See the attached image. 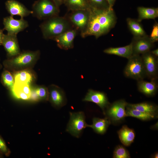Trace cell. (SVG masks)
Masks as SVG:
<instances>
[{"label": "cell", "mask_w": 158, "mask_h": 158, "mask_svg": "<svg viewBox=\"0 0 158 158\" xmlns=\"http://www.w3.org/2000/svg\"><path fill=\"white\" fill-rule=\"evenodd\" d=\"M90 12L89 23L82 37L93 36L97 39L107 34L115 27L117 18L113 8L103 10L91 7Z\"/></svg>", "instance_id": "obj_1"}, {"label": "cell", "mask_w": 158, "mask_h": 158, "mask_svg": "<svg viewBox=\"0 0 158 158\" xmlns=\"http://www.w3.org/2000/svg\"><path fill=\"white\" fill-rule=\"evenodd\" d=\"M40 27L45 39L52 40L66 31L74 28L66 16H59L44 20Z\"/></svg>", "instance_id": "obj_2"}, {"label": "cell", "mask_w": 158, "mask_h": 158, "mask_svg": "<svg viewBox=\"0 0 158 158\" xmlns=\"http://www.w3.org/2000/svg\"><path fill=\"white\" fill-rule=\"evenodd\" d=\"M32 9L33 16L41 20L59 16L60 11L52 0H37L33 4Z\"/></svg>", "instance_id": "obj_3"}, {"label": "cell", "mask_w": 158, "mask_h": 158, "mask_svg": "<svg viewBox=\"0 0 158 158\" xmlns=\"http://www.w3.org/2000/svg\"><path fill=\"white\" fill-rule=\"evenodd\" d=\"M128 60L124 70L125 76L137 81L143 80L147 77L140 55L133 54Z\"/></svg>", "instance_id": "obj_4"}, {"label": "cell", "mask_w": 158, "mask_h": 158, "mask_svg": "<svg viewBox=\"0 0 158 158\" xmlns=\"http://www.w3.org/2000/svg\"><path fill=\"white\" fill-rule=\"evenodd\" d=\"M40 52L36 51H25L6 61V66L14 69H20L32 65L39 58Z\"/></svg>", "instance_id": "obj_5"}, {"label": "cell", "mask_w": 158, "mask_h": 158, "mask_svg": "<svg viewBox=\"0 0 158 158\" xmlns=\"http://www.w3.org/2000/svg\"><path fill=\"white\" fill-rule=\"evenodd\" d=\"M90 9L71 11L68 15L65 16L73 28L80 32L81 36L87 29L90 20Z\"/></svg>", "instance_id": "obj_6"}, {"label": "cell", "mask_w": 158, "mask_h": 158, "mask_svg": "<svg viewBox=\"0 0 158 158\" xmlns=\"http://www.w3.org/2000/svg\"><path fill=\"white\" fill-rule=\"evenodd\" d=\"M128 103L124 99H120L109 105L105 109L104 114L114 123L122 121L126 116V108Z\"/></svg>", "instance_id": "obj_7"}, {"label": "cell", "mask_w": 158, "mask_h": 158, "mask_svg": "<svg viewBox=\"0 0 158 158\" xmlns=\"http://www.w3.org/2000/svg\"><path fill=\"white\" fill-rule=\"evenodd\" d=\"M70 119L66 131L72 136L79 138L84 129L87 127L84 113L82 111L70 112Z\"/></svg>", "instance_id": "obj_8"}, {"label": "cell", "mask_w": 158, "mask_h": 158, "mask_svg": "<svg viewBox=\"0 0 158 158\" xmlns=\"http://www.w3.org/2000/svg\"><path fill=\"white\" fill-rule=\"evenodd\" d=\"M141 56L147 77L150 80H156L158 73L157 57L153 55L150 51Z\"/></svg>", "instance_id": "obj_9"}, {"label": "cell", "mask_w": 158, "mask_h": 158, "mask_svg": "<svg viewBox=\"0 0 158 158\" xmlns=\"http://www.w3.org/2000/svg\"><path fill=\"white\" fill-rule=\"evenodd\" d=\"M131 43L133 54H142L151 51L154 46V43L147 35L141 37H133Z\"/></svg>", "instance_id": "obj_10"}, {"label": "cell", "mask_w": 158, "mask_h": 158, "mask_svg": "<svg viewBox=\"0 0 158 158\" xmlns=\"http://www.w3.org/2000/svg\"><path fill=\"white\" fill-rule=\"evenodd\" d=\"M3 23L4 26V30L7 31V34L10 35H17L19 32L23 30L28 26V22L23 18L16 19L11 16L4 18Z\"/></svg>", "instance_id": "obj_11"}, {"label": "cell", "mask_w": 158, "mask_h": 158, "mask_svg": "<svg viewBox=\"0 0 158 158\" xmlns=\"http://www.w3.org/2000/svg\"><path fill=\"white\" fill-rule=\"evenodd\" d=\"M49 99L52 105L57 108L65 106L67 99L65 92L63 89L59 86L52 85L48 89Z\"/></svg>", "instance_id": "obj_12"}, {"label": "cell", "mask_w": 158, "mask_h": 158, "mask_svg": "<svg viewBox=\"0 0 158 158\" xmlns=\"http://www.w3.org/2000/svg\"><path fill=\"white\" fill-rule=\"evenodd\" d=\"M83 101L92 102L96 104L101 109L103 113L106 108L110 104L107 97L105 93L92 89L88 90Z\"/></svg>", "instance_id": "obj_13"}, {"label": "cell", "mask_w": 158, "mask_h": 158, "mask_svg": "<svg viewBox=\"0 0 158 158\" xmlns=\"http://www.w3.org/2000/svg\"><path fill=\"white\" fill-rule=\"evenodd\" d=\"M78 31L75 28L71 29L55 38L57 46L60 49L68 50L74 47V41Z\"/></svg>", "instance_id": "obj_14"}, {"label": "cell", "mask_w": 158, "mask_h": 158, "mask_svg": "<svg viewBox=\"0 0 158 158\" xmlns=\"http://www.w3.org/2000/svg\"><path fill=\"white\" fill-rule=\"evenodd\" d=\"M6 8L11 16H18L23 18L30 14L32 11L28 10L23 4L15 0H8L5 3Z\"/></svg>", "instance_id": "obj_15"}, {"label": "cell", "mask_w": 158, "mask_h": 158, "mask_svg": "<svg viewBox=\"0 0 158 158\" xmlns=\"http://www.w3.org/2000/svg\"><path fill=\"white\" fill-rule=\"evenodd\" d=\"M2 45L9 57H13L20 53L17 35L4 34Z\"/></svg>", "instance_id": "obj_16"}, {"label": "cell", "mask_w": 158, "mask_h": 158, "mask_svg": "<svg viewBox=\"0 0 158 158\" xmlns=\"http://www.w3.org/2000/svg\"><path fill=\"white\" fill-rule=\"evenodd\" d=\"M147 81L143 80L138 81V89L140 92L147 96L155 95L158 89V85L156 80Z\"/></svg>", "instance_id": "obj_17"}, {"label": "cell", "mask_w": 158, "mask_h": 158, "mask_svg": "<svg viewBox=\"0 0 158 158\" xmlns=\"http://www.w3.org/2000/svg\"><path fill=\"white\" fill-rule=\"evenodd\" d=\"M11 90L14 95L18 98L23 100L30 99L31 88L28 83H14Z\"/></svg>", "instance_id": "obj_18"}, {"label": "cell", "mask_w": 158, "mask_h": 158, "mask_svg": "<svg viewBox=\"0 0 158 158\" xmlns=\"http://www.w3.org/2000/svg\"><path fill=\"white\" fill-rule=\"evenodd\" d=\"M103 52L106 54L114 55L128 59L133 55L132 44L131 43L123 47H109L104 50Z\"/></svg>", "instance_id": "obj_19"}, {"label": "cell", "mask_w": 158, "mask_h": 158, "mask_svg": "<svg viewBox=\"0 0 158 158\" xmlns=\"http://www.w3.org/2000/svg\"><path fill=\"white\" fill-rule=\"evenodd\" d=\"M117 133L120 141L123 145L129 146L133 142L135 137L133 129L124 125Z\"/></svg>", "instance_id": "obj_20"}, {"label": "cell", "mask_w": 158, "mask_h": 158, "mask_svg": "<svg viewBox=\"0 0 158 158\" xmlns=\"http://www.w3.org/2000/svg\"><path fill=\"white\" fill-rule=\"evenodd\" d=\"M127 106L142 112L157 116L158 107L150 102H143L137 104L127 103Z\"/></svg>", "instance_id": "obj_21"}, {"label": "cell", "mask_w": 158, "mask_h": 158, "mask_svg": "<svg viewBox=\"0 0 158 158\" xmlns=\"http://www.w3.org/2000/svg\"><path fill=\"white\" fill-rule=\"evenodd\" d=\"M111 122L107 117L101 118L94 117L92 119V124H88L87 127L92 128L96 133L103 134L106 132Z\"/></svg>", "instance_id": "obj_22"}, {"label": "cell", "mask_w": 158, "mask_h": 158, "mask_svg": "<svg viewBox=\"0 0 158 158\" xmlns=\"http://www.w3.org/2000/svg\"><path fill=\"white\" fill-rule=\"evenodd\" d=\"M139 22L144 19H153L158 17V8H148L139 6L137 8Z\"/></svg>", "instance_id": "obj_23"}, {"label": "cell", "mask_w": 158, "mask_h": 158, "mask_svg": "<svg viewBox=\"0 0 158 158\" xmlns=\"http://www.w3.org/2000/svg\"><path fill=\"white\" fill-rule=\"evenodd\" d=\"M126 20L128 29L133 37H141L147 35L140 22L137 19L128 18Z\"/></svg>", "instance_id": "obj_24"}, {"label": "cell", "mask_w": 158, "mask_h": 158, "mask_svg": "<svg viewBox=\"0 0 158 158\" xmlns=\"http://www.w3.org/2000/svg\"><path fill=\"white\" fill-rule=\"evenodd\" d=\"M63 4L71 11L89 10L91 8L88 0H64Z\"/></svg>", "instance_id": "obj_25"}, {"label": "cell", "mask_w": 158, "mask_h": 158, "mask_svg": "<svg viewBox=\"0 0 158 158\" xmlns=\"http://www.w3.org/2000/svg\"><path fill=\"white\" fill-rule=\"evenodd\" d=\"M126 111L127 117H133L142 121H148L156 117L154 116L142 112L127 106Z\"/></svg>", "instance_id": "obj_26"}, {"label": "cell", "mask_w": 158, "mask_h": 158, "mask_svg": "<svg viewBox=\"0 0 158 158\" xmlns=\"http://www.w3.org/2000/svg\"><path fill=\"white\" fill-rule=\"evenodd\" d=\"M14 83H26L30 84L32 81L33 76L31 73L27 70L16 72L14 75Z\"/></svg>", "instance_id": "obj_27"}, {"label": "cell", "mask_w": 158, "mask_h": 158, "mask_svg": "<svg viewBox=\"0 0 158 158\" xmlns=\"http://www.w3.org/2000/svg\"><path fill=\"white\" fill-rule=\"evenodd\" d=\"M114 158H129L130 156L128 151L123 146H117L114 151Z\"/></svg>", "instance_id": "obj_28"}, {"label": "cell", "mask_w": 158, "mask_h": 158, "mask_svg": "<svg viewBox=\"0 0 158 158\" xmlns=\"http://www.w3.org/2000/svg\"><path fill=\"white\" fill-rule=\"evenodd\" d=\"M1 78L4 84L11 90L14 84V78L12 75L8 71H5L2 74Z\"/></svg>", "instance_id": "obj_29"}, {"label": "cell", "mask_w": 158, "mask_h": 158, "mask_svg": "<svg viewBox=\"0 0 158 158\" xmlns=\"http://www.w3.org/2000/svg\"><path fill=\"white\" fill-rule=\"evenodd\" d=\"M35 92L40 100L47 101L49 99L48 88L43 86L34 87Z\"/></svg>", "instance_id": "obj_30"}, {"label": "cell", "mask_w": 158, "mask_h": 158, "mask_svg": "<svg viewBox=\"0 0 158 158\" xmlns=\"http://www.w3.org/2000/svg\"><path fill=\"white\" fill-rule=\"evenodd\" d=\"M88 1L92 8L103 10L110 9L106 0H88Z\"/></svg>", "instance_id": "obj_31"}, {"label": "cell", "mask_w": 158, "mask_h": 158, "mask_svg": "<svg viewBox=\"0 0 158 158\" xmlns=\"http://www.w3.org/2000/svg\"><path fill=\"white\" fill-rule=\"evenodd\" d=\"M149 37L154 43L158 41V23L156 22L154 24Z\"/></svg>", "instance_id": "obj_32"}, {"label": "cell", "mask_w": 158, "mask_h": 158, "mask_svg": "<svg viewBox=\"0 0 158 158\" xmlns=\"http://www.w3.org/2000/svg\"><path fill=\"white\" fill-rule=\"evenodd\" d=\"M0 152L6 156H8L11 153L4 141L0 135Z\"/></svg>", "instance_id": "obj_33"}, {"label": "cell", "mask_w": 158, "mask_h": 158, "mask_svg": "<svg viewBox=\"0 0 158 158\" xmlns=\"http://www.w3.org/2000/svg\"><path fill=\"white\" fill-rule=\"evenodd\" d=\"M30 99L35 101H38L40 100L35 92L34 88H31V94Z\"/></svg>", "instance_id": "obj_34"}, {"label": "cell", "mask_w": 158, "mask_h": 158, "mask_svg": "<svg viewBox=\"0 0 158 158\" xmlns=\"http://www.w3.org/2000/svg\"><path fill=\"white\" fill-rule=\"evenodd\" d=\"M55 4L59 7H60L63 4L64 0H52Z\"/></svg>", "instance_id": "obj_35"}, {"label": "cell", "mask_w": 158, "mask_h": 158, "mask_svg": "<svg viewBox=\"0 0 158 158\" xmlns=\"http://www.w3.org/2000/svg\"><path fill=\"white\" fill-rule=\"evenodd\" d=\"M107 2L110 9L113 8V7L114 4L116 0H106Z\"/></svg>", "instance_id": "obj_36"}, {"label": "cell", "mask_w": 158, "mask_h": 158, "mask_svg": "<svg viewBox=\"0 0 158 158\" xmlns=\"http://www.w3.org/2000/svg\"><path fill=\"white\" fill-rule=\"evenodd\" d=\"M4 30L0 29V45H2V42L4 34L3 33Z\"/></svg>", "instance_id": "obj_37"}, {"label": "cell", "mask_w": 158, "mask_h": 158, "mask_svg": "<svg viewBox=\"0 0 158 158\" xmlns=\"http://www.w3.org/2000/svg\"><path fill=\"white\" fill-rule=\"evenodd\" d=\"M151 53L154 55L158 57V48L155 49L153 50L150 51Z\"/></svg>", "instance_id": "obj_38"}, {"label": "cell", "mask_w": 158, "mask_h": 158, "mask_svg": "<svg viewBox=\"0 0 158 158\" xmlns=\"http://www.w3.org/2000/svg\"><path fill=\"white\" fill-rule=\"evenodd\" d=\"M158 152H156L154 154H153V156H152V158H158Z\"/></svg>", "instance_id": "obj_39"}, {"label": "cell", "mask_w": 158, "mask_h": 158, "mask_svg": "<svg viewBox=\"0 0 158 158\" xmlns=\"http://www.w3.org/2000/svg\"><path fill=\"white\" fill-rule=\"evenodd\" d=\"M2 154H3L0 152V158L3 157V156Z\"/></svg>", "instance_id": "obj_40"}]
</instances>
